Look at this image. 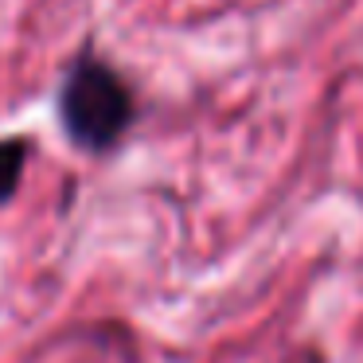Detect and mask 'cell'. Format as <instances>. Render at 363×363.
I'll list each match as a JSON object with an SVG mask.
<instances>
[{
  "mask_svg": "<svg viewBox=\"0 0 363 363\" xmlns=\"http://www.w3.org/2000/svg\"><path fill=\"white\" fill-rule=\"evenodd\" d=\"M55 118L74 149L102 157L118 149L137 121V94L129 79L94 48L82 43L79 55L63 67L55 90Z\"/></svg>",
  "mask_w": 363,
  "mask_h": 363,
  "instance_id": "obj_1",
  "label": "cell"
},
{
  "mask_svg": "<svg viewBox=\"0 0 363 363\" xmlns=\"http://www.w3.org/2000/svg\"><path fill=\"white\" fill-rule=\"evenodd\" d=\"M28 152H32L28 137H0V203H9L16 196L28 168Z\"/></svg>",
  "mask_w": 363,
  "mask_h": 363,
  "instance_id": "obj_2",
  "label": "cell"
}]
</instances>
